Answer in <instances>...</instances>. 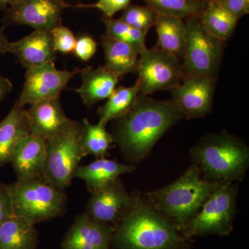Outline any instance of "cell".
Masks as SVG:
<instances>
[{"label":"cell","instance_id":"3","mask_svg":"<svg viewBox=\"0 0 249 249\" xmlns=\"http://www.w3.org/2000/svg\"><path fill=\"white\" fill-rule=\"evenodd\" d=\"M191 155L193 164L211 182L242 181L249 168V147L225 130L205 135L192 147Z\"/></svg>","mask_w":249,"mask_h":249},{"label":"cell","instance_id":"35","mask_svg":"<svg viewBox=\"0 0 249 249\" xmlns=\"http://www.w3.org/2000/svg\"><path fill=\"white\" fill-rule=\"evenodd\" d=\"M13 88L11 80L0 75V102L12 91Z\"/></svg>","mask_w":249,"mask_h":249},{"label":"cell","instance_id":"10","mask_svg":"<svg viewBox=\"0 0 249 249\" xmlns=\"http://www.w3.org/2000/svg\"><path fill=\"white\" fill-rule=\"evenodd\" d=\"M80 71V69L73 71L58 70L54 62L28 68L22 92L16 104L24 107L38 101L60 97L69 82Z\"/></svg>","mask_w":249,"mask_h":249},{"label":"cell","instance_id":"36","mask_svg":"<svg viewBox=\"0 0 249 249\" xmlns=\"http://www.w3.org/2000/svg\"><path fill=\"white\" fill-rule=\"evenodd\" d=\"M11 42L8 40L7 37L0 31V53H9Z\"/></svg>","mask_w":249,"mask_h":249},{"label":"cell","instance_id":"25","mask_svg":"<svg viewBox=\"0 0 249 249\" xmlns=\"http://www.w3.org/2000/svg\"><path fill=\"white\" fill-rule=\"evenodd\" d=\"M139 96L137 82L133 86L116 88L107 98V102L98 108V124L106 126L108 123L125 115L134 107Z\"/></svg>","mask_w":249,"mask_h":249},{"label":"cell","instance_id":"17","mask_svg":"<svg viewBox=\"0 0 249 249\" xmlns=\"http://www.w3.org/2000/svg\"><path fill=\"white\" fill-rule=\"evenodd\" d=\"M46 141L29 134L18 145L11 162L17 180L42 178L46 162Z\"/></svg>","mask_w":249,"mask_h":249},{"label":"cell","instance_id":"2","mask_svg":"<svg viewBox=\"0 0 249 249\" xmlns=\"http://www.w3.org/2000/svg\"><path fill=\"white\" fill-rule=\"evenodd\" d=\"M112 245L117 249H191L192 240L144 198L134 196L133 206L114 227Z\"/></svg>","mask_w":249,"mask_h":249},{"label":"cell","instance_id":"31","mask_svg":"<svg viewBox=\"0 0 249 249\" xmlns=\"http://www.w3.org/2000/svg\"><path fill=\"white\" fill-rule=\"evenodd\" d=\"M131 0H98L94 4H77L76 8H92L99 10L105 18H113L114 15L124 11L130 4Z\"/></svg>","mask_w":249,"mask_h":249},{"label":"cell","instance_id":"34","mask_svg":"<svg viewBox=\"0 0 249 249\" xmlns=\"http://www.w3.org/2000/svg\"><path fill=\"white\" fill-rule=\"evenodd\" d=\"M221 3L238 20L249 14V0H223Z\"/></svg>","mask_w":249,"mask_h":249},{"label":"cell","instance_id":"29","mask_svg":"<svg viewBox=\"0 0 249 249\" xmlns=\"http://www.w3.org/2000/svg\"><path fill=\"white\" fill-rule=\"evenodd\" d=\"M158 14L147 6L129 4L124 10L119 18L123 22L147 34L151 27H155Z\"/></svg>","mask_w":249,"mask_h":249},{"label":"cell","instance_id":"27","mask_svg":"<svg viewBox=\"0 0 249 249\" xmlns=\"http://www.w3.org/2000/svg\"><path fill=\"white\" fill-rule=\"evenodd\" d=\"M157 14L186 19L199 17L207 0H144Z\"/></svg>","mask_w":249,"mask_h":249},{"label":"cell","instance_id":"14","mask_svg":"<svg viewBox=\"0 0 249 249\" xmlns=\"http://www.w3.org/2000/svg\"><path fill=\"white\" fill-rule=\"evenodd\" d=\"M114 227L93 220L86 213L77 216L62 242V249H111Z\"/></svg>","mask_w":249,"mask_h":249},{"label":"cell","instance_id":"30","mask_svg":"<svg viewBox=\"0 0 249 249\" xmlns=\"http://www.w3.org/2000/svg\"><path fill=\"white\" fill-rule=\"evenodd\" d=\"M54 47L57 52L70 53L73 52L76 45V37L69 28L58 26L50 31Z\"/></svg>","mask_w":249,"mask_h":249},{"label":"cell","instance_id":"22","mask_svg":"<svg viewBox=\"0 0 249 249\" xmlns=\"http://www.w3.org/2000/svg\"><path fill=\"white\" fill-rule=\"evenodd\" d=\"M155 27L157 34L156 47L183 61L186 36L183 19L158 14Z\"/></svg>","mask_w":249,"mask_h":249},{"label":"cell","instance_id":"11","mask_svg":"<svg viewBox=\"0 0 249 249\" xmlns=\"http://www.w3.org/2000/svg\"><path fill=\"white\" fill-rule=\"evenodd\" d=\"M70 6L64 0H16L6 9L2 23L51 31L61 25L62 13Z\"/></svg>","mask_w":249,"mask_h":249},{"label":"cell","instance_id":"4","mask_svg":"<svg viewBox=\"0 0 249 249\" xmlns=\"http://www.w3.org/2000/svg\"><path fill=\"white\" fill-rule=\"evenodd\" d=\"M219 183L208 181L193 164L176 181L147 192L144 199L181 231Z\"/></svg>","mask_w":249,"mask_h":249},{"label":"cell","instance_id":"26","mask_svg":"<svg viewBox=\"0 0 249 249\" xmlns=\"http://www.w3.org/2000/svg\"><path fill=\"white\" fill-rule=\"evenodd\" d=\"M81 136V146L84 157L93 155L98 158L106 157L114 142L112 134L106 126L100 124H91L86 118L83 119Z\"/></svg>","mask_w":249,"mask_h":249},{"label":"cell","instance_id":"6","mask_svg":"<svg viewBox=\"0 0 249 249\" xmlns=\"http://www.w3.org/2000/svg\"><path fill=\"white\" fill-rule=\"evenodd\" d=\"M238 185L219 183L196 215L180 232L190 240L208 235L228 236L233 230Z\"/></svg>","mask_w":249,"mask_h":249},{"label":"cell","instance_id":"5","mask_svg":"<svg viewBox=\"0 0 249 249\" xmlns=\"http://www.w3.org/2000/svg\"><path fill=\"white\" fill-rule=\"evenodd\" d=\"M7 188L15 215L35 225L58 217L66 211L65 192L42 178L17 180L7 184Z\"/></svg>","mask_w":249,"mask_h":249},{"label":"cell","instance_id":"15","mask_svg":"<svg viewBox=\"0 0 249 249\" xmlns=\"http://www.w3.org/2000/svg\"><path fill=\"white\" fill-rule=\"evenodd\" d=\"M26 111L30 134L45 141L63 132L72 122L63 110L60 97L34 103Z\"/></svg>","mask_w":249,"mask_h":249},{"label":"cell","instance_id":"18","mask_svg":"<svg viewBox=\"0 0 249 249\" xmlns=\"http://www.w3.org/2000/svg\"><path fill=\"white\" fill-rule=\"evenodd\" d=\"M82 85L74 91L80 95L83 102L88 107L107 99L117 88L120 78L106 67L94 69L88 67L80 71Z\"/></svg>","mask_w":249,"mask_h":249},{"label":"cell","instance_id":"23","mask_svg":"<svg viewBox=\"0 0 249 249\" xmlns=\"http://www.w3.org/2000/svg\"><path fill=\"white\" fill-rule=\"evenodd\" d=\"M101 45L108 70L119 78L137 72L139 54L133 47L106 34L101 37Z\"/></svg>","mask_w":249,"mask_h":249},{"label":"cell","instance_id":"21","mask_svg":"<svg viewBox=\"0 0 249 249\" xmlns=\"http://www.w3.org/2000/svg\"><path fill=\"white\" fill-rule=\"evenodd\" d=\"M35 224L19 216H11L0 224V249H37L38 232Z\"/></svg>","mask_w":249,"mask_h":249},{"label":"cell","instance_id":"38","mask_svg":"<svg viewBox=\"0 0 249 249\" xmlns=\"http://www.w3.org/2000/svg\"><path fill=\"white\" fill-rule=\"evenodd\" d=\"M213 1H219V2H221L223 0H213Z\"/></svg>","mask_w":249,"mask_h":249},{"label":"cell","instance_id":"20","mask_svg":"<svg viewBox=\"0 0 249 249\" xmlns=\"http://www.w3.org/2000/svg\"><path fill=\"white\" fill-rule=\"evenodd\" d=\"M135 170L134 165L102 157L89 164L79 165L75 172L74 178L83 180L88 191L92 193L117 179L121 175L134 173Z\"/></svg>","mask_w":249,"mask_h":249},{"label":"cell","instance_id":"32","mask_svg":"<svg viewBox=\"0 0 249 249\" xmlns=\"http://www.w3.org/2000/svg\"><path fill=\"white\" fill-rule=\"evenodd\" d=\"M98 44L93 37L89 36H82L76 38L73 53L82 61L87 62L92 58L97 52Z\"/></svg>","mask_w":249,"mask_h":249},{"label":"cell","instance_id":"1","mask_svg":"<svg viewBox=\"0 0 249 249\" xmlns=\"http://www.w3.org/2000/svg\"><path fill=\"white\" fill-rule=\"evenodd\" d=\"M183 119L173 100L160 101L139 95L134 107L114 121V142L128 161L140 163L159 140Z\"/></svg>","mask_w":249,"mask_h":249},{"label":"cell","instance_id":"37","mask_svg":"<svg viewBox=\"0 0 249 249\" xmlns=\"http://www.w3.org/2000/svg\"><path fill=\"white\" fill-rule=\"evenodd\" d=\"M16 0H0V10H6Z\"/></svg>","mask_w":249,"mask_h":249},{"label":"cell","instance_id":"9","mask_svg":"<svg viewBox=\"0 0 249 249\" xmlns=\"http://www.w3.org/2000/svg\"><path fill=\"white\" fill-rule=\"evenodd\" d=\"M137 72L139 95L142 96L157 91H171L186 77L182 62L156 46L139 54Z\"/></svg>","mask_w":249,"mask_h":249},{"label":"cell","instance_id":"8","mask_svg":"<svg viewBox=\"0 0 249 249\" xmlns=\"http://www.w3.org/2000/svg\"><path fill=\"white\" fill-rule=\"evenodd\" d=\"M182 66L186 76L217 78L224 53V42L205 29L199 17L188 18Z\"/></svg>","mask_w":249,"mask_h":249},{"label":"cell","instance_id":"19","mask_svg":"<svg viewBox=\"0 0 249 249\" xmlns=\"http://www.w3.org/2000/svg\"><path fill=\"white\" fill-rule=\"evenodd\" d=\"M29 134L27 111L15 103L0 122V168L11 162L18 145Z\"/></svg>","mask_w":249,"mask_h":249},{"label":"cell","instance_id":"12","mask_svg":"<svg viewBox=\"0 0 249 249\" xmlns=\"http://www.w3.org/2000/svg\"><path fill=\"white\" fill-rule=\"evenodd\" d=\"M91 193L86 213L96 222L113 227L134 204V196L127 193L119 178Z\"/></svg>","mask_w":249,"mask_h":249},{"label":"cell","instance_id":"24","mask_svg":"<svg viewBox=\"0 0 249 249\" xmlns=\"http://www.w3.org/2000/svg\"><path fill=\"white\" fill-rule=\"evenodd\" d=\"M199 19L205 29L222 42L231 37L238 22L222 3L213 0H207Z\"/></svg>","mask_w":249,"mask_h":249},{"label":"cell","instance_id":"13","mask_svg":"<svg viewBox=\"0 0 249 249\" xmlns=\"http://www.w3.org/2000/svg\"><path fill=\"white\" fill-rule=\"evenodd\" d=\"M215 78L205 76H186L172 90V100L181 111L183 119L203 118L213 108Z\"/></svg>","mask_w":249,"mask_h":249},{"label":"cell","instance_id":"7","mask_svg":"<svg viewBox=\"0 0 249 249\" xmlns=\"http://www.w3.org/2000/svg\"><path fill=\"white\" fill-rule=\"evenodd\" d=\"M83 124L72 120L65 130L46 141V162L42 178L59 189L71 184L83 157Z\"/></svg>","mask_w":249,"mask_h":249},{"label":"cell","instance_id":"33","mask_svg":"<svg viewBox=\"0 0 249 249\" xmlns=\"http://www.w3.org/2000/svg\"><path fill=\"white\" fill-rule=\"evenodd\" d=\"M14 214L7 184L0 182V224Z\"/></svg>","mask_w":249,"mask_h":249},{"label":"cell","instance_id":"16","mask_svg":"<svg viewBox=\"0 0 249 249\" xmlns=\"http://www.w3.org/2000/svg\"><path fill=\"white\" fill-rule=\"evenodd\" d=\"M9 53L14 54L27 69L53 62L57 56L51 32L45 30H35L20 40L11 42Z\"/></svg>","mask_w":249,"mask_h":249},{"label":"cell","instance_id":"28","mask_svg":"<svg viewBox=\"0 0 249 249\" xmlns=\"http://www.w3.org/2000/svg\"><path fill=\"white\" fill-rule=\"evenodd\" d=\"M103 20L106 27V35L131 46L139 54L147 48V34L145 33L134 29L120 19L104 17Z\"/></svg>","mask_w":249,"mask_h":249}]
</instances>
